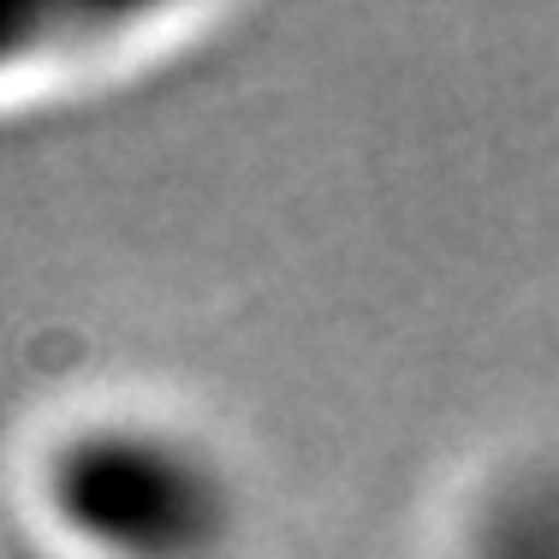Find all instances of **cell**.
Wrapping results in <instances>:
<instances>
[{
	"mask_svg": "<svg viewBox=\"0 0 559 559\" xmlns=\"http://www.w3.org/2000/svg\"><path fill=\"white\" fill-rule=\"evenodd\" d=\"M131 12L108 7H24V0H0V78L24 72V66L66 55L78 36H114L126 31Z\"/></svg>",
	"mask_w": 559,
	"mask_h": 559,
	"instance_id": "3957f363",
	"label": "cell"
},
{
	"mask_svg": "<svg viewBox=\"0 0 559 559\" xmlns=\"http://www.w3.org/2000/svg\"><path fill=\"white\" fill-rule=\"evenodd\" d=\"M452 559H559V452H512L464 495Z\"/></svg>",
	"mask_w": 559,
	"mask_h": 559,
	"instance_id": "7a4b0ae2",
	"label": "cell"
},
{
	"mask_svg": "<svg viewBox=\"0 0 559 559\" xmlns=\"http://www.w3.org/2000/svg\"><path fill=\"white\" fill-rule=\"evenodd\" d=\"M36 506L78 559H233L245 476L209 429L114 405L60 423L36 452Z\"/></svg>",
	"mask_w": 559,
	"mask_h": 559,
	"instance_id": "6da1fadb",
	"label": "cell"
}]
</instances>
